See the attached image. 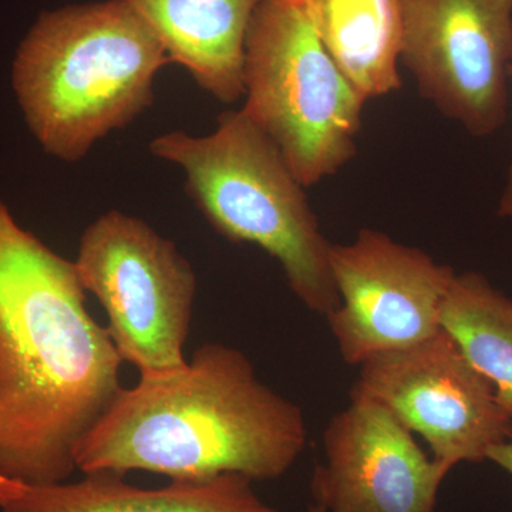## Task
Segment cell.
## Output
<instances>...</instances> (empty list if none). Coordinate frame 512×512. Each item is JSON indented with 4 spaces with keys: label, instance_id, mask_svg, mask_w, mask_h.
I'll return each mask as SVG.
<instances>
[{
    "label": "cell",
    "instance_id": "cell-1",
    "mask_svg": "<svg viewBox=\"0 0 512 512\" xmlns=\"http://www.w3.org/2000/svg\"><path fill=\"white\" fill-rule=\"evenodd\" d=\"M121 363L74 261L23 228L0 195V477L67 481L77 446L120 392Z\"/></svg>",
    "mask_w": 512,
    "mask_h": 512
},
{
    "label": "cell",
    "instance_id": "cell-2",
    "mask_svg": "<svg viewBox=\"0 0 512 512\" xmlns=\"http://www.w3.org/2000/svg\"><path fill=\"white\" fill-rule=\"evenodd\" d=\"M306 441L298 404L262 383L241 350L205 343L181 372L121 387L77 446L76 468L268 481L284 476Z\"/></svg>",
    "mask_w": 512,
    "mask_h": 512
},
{
    "label": "cell",
    "instance_id": "cell-3",
    "mask_svg": "<svg viewBox=\"0 0 512 512\" xmlns=\"http://www.w3.org/2000/svg\"><path fill=\"white\" fill-rule=\"evenodd\" d=\"M167 64L136 10L126 0H103L40 12L16 49L10 80L42 150L77 163L150 109Z\"/></svg>",
    "mask_w": 512,
    "mask_h": 512
},
{
    "label": "cell",
    "instance_id": "cell-4",
    "mask_svg": "<svg viewBox=\"0 0 512 512\" xmlns=\"http://www.w3.org/2000/svg\"><path fill=\"white\" fill-rule=\"evenodd\" d=\"M148 147L184 171L187 194L218 234L258 245L281 265L305 308L323 316L338 308L329 264L332 244L322 234L305 187L244 111L222 113L207 136L168 131Z\"/></svg>",
    "mask_w": 512,
    "mask_h": 512
},
{
    "label": "cell",
    "instance_id": "cell-5",
    "mask_svg": "<svg viewBox=\"0 0 512 512\" xmlns=\"http://www.w3.org/2000/svg\"><path fill=\"white\" fill-rule=\"evenodd\" d=\"M242 111L303 187L355 157L366 100L326 52L296 0H262L245 42Z\"/></svg>",
    "mask_w": 512,
    "mask_h": 512
},
{
    "label": "cell",
    "instance_id": "cell-6",
    "mask_svg": "<svg viewBox=\"0 0 512 512\" xmlns=\"http://www.w3.org/2000/svg\"><path fill=\"white\" fill-rule=\"evenodd\" d=\"M74 265L106 311L121 359L137 367L140 379L188 366L197 275L171 239L141 218L107 211L84 229Z\"/></svg>",
    "mask_w": 512,
    "mask_h": 512
},
{
    "label": "cell",
    "instance_id": "cell-7",
    "mask_svg": "<svg viewBox=\"0 0 512 512\" xmlns=\"http://www.w3.org/2000/svg\"><path fill=\"white\" fill-rule=\"evenodd\" d=\"M359 367L352 392L382 403L450 471L460 463H481L491 447L512 440V416L493 384L444 329Z\"/></svg>",
    "mask_w": 512,
    "mask_h": 512
},
{
    "label": "cell",
    "instance_id": "cell-8",
    "mask_svg": "<svg viewBox=\"0 0 512 512\" xmlns=\"http://www.w3.org/2000/svg\"><path fill=\"white\" fill-rule=\"evenodd\" d=\"M400 60L420 93L474 137L507 117L512 3L507 0H402Z\"/></svg>",
    "mask_w": 512,
    "mask_h": 512
},
{
    "label": "cell",
    "instance_id": "cell-9",
    "mask_svg": "<svg viewBox=\"0 0 512 512\" xmlns=\"http://www.w3.org/2000/svg\"><path fill=\"white\" fill-rule=\"evenodd\" d=\"M330 271L339 306L326 315L350 366L407 348L441 328L440 312L456 272L419 248L372 228L350 244H332Z\"/></svg>",
    "mask_w": 512,
    "mask_h": 512
},
{
    "label": "cell",
    "instance_id": "cell-10",
    "mask_svg": "<svg viewBox=\"0 0 512 512\" xmlns=\"http://www.w3.org/2000/svg\"><path fill=\"white\" fill-rule=\"evenodd\" d=\"M323 447L311 491L328 512H434L450 473L382 403L352 390L349 406L326 426Z\"/></svg>",
    "mask_w": 512,
    "mask_h": 512
},
{
    "label": "cell",
    "instance_id": "cell-11",
    "mask_svg": "<svg viewBox=\"0 0 512 512\" xmlns=\"http://www.w3.org/2000/svg\"><path fill=\"white\" fill-rule=\"evenodd\" d=\"M183 66L221 103L245 96V42L262 0H126Z\"/></svg>",
    "mask_w": 512,
    "mask_h": 512
},
{
    "label": "cell",
    "instance_id": "cell-12",
    "mask_svg": "<svg viewBox=\"0 0 512 512\" xmlns=\"http://www.w3.org/2000/svg\"><path fill=\"white\" fill-rule=\"evenodd\" d=\"M82 481L26 487L2 512H278L239 474L173 480L161 488L126 483L123 474H84Z\"/></svg>",
    "mask_w": 512,
    "mask_h": 512
},
{
    "label": "cell",
    "instance_id": "cell-13",
    "mask_svg": "<svg viewBox=\"0 0 512 512\" xmlns=\"http://www.w3.org/2000/svg\"><path fill=\"white\" fill-rule=\"evenodd\" d=\"M366 101L402 89V0H296Z\"/></svg>",
    "mask_w": 512,
    "mask_h": 512
},
{
    "label": "cell",
    "instance_id": "cell-14",
    "mask_svg": "<svg viewBox=\"0 0 512 512\" xmlns=\"http://www.w3.org/2000/svg\"><path fill=\"white\" fill-rule=\"evenodd\" d=\"M440 326L490 380L512 416V299L477 272L456 274L441 305Z\"/></svg>",
    "mask_w": 512,
    "mask_h": 512
},
{
    "label": "cell",
    "instance_id": "cell-15",
    "mask_svg": "<svg viewBox=\"0 0 512 512\" xmlns=\"http://www.w3.org/2000/svg\"><path fill=\"white\" fill-rule=\"evenodd\" d=\"M487 460H490L495 466L503 468L512 476V440L491 447L488 450Z\"/></svg>",
    "mask_w": 512,
    "mask_h": 512
},
{
    "label": "cell",
    "instance_id": "cell-16",
    "mask_svg": "<svg viewBox=\"0 0 512 512\" xmlns=\"http://www.w3.org/2000/svg\"><path fill=\"white\" fill-rule=\"evenodd\" d=\"M26 485L0 477V508L16 500L25 491Z\"/></svg>",
    "mask_w": 512,
    "mask_h": 512
},
{
    "label": "cell",
    "instance_id": "cell-17",
    "mask_svg": "<svg viewBox=\"0 0 512 512\" xmlns=\"http://www.w3.org/2000/svg\"><path fill=\"white\" fill-rule=\"evenodd\" d=\"M508 77L512 79V64L508 69ZM498 215L503 218H512V165L510 174H508L507 185L501 197L500 205H498Z\"/></svg>",
    "mask_w": 512,
    "mask_h": 512
},
{
    "label": "cell",
    "instance_id": "cell-18",
    "mask_svg": "<svg viewBox=\"0 0 512 512\" xmlns=\"http://www.w3.org/2000/svg\"><path fill=\"white\" fill-rule=\"evenodd\" d=\"M308 512H328L325 508L320 507V505L313 503L309 505Z\"/></svg>",
    "mask_w": 512,
    "mask_h": 512
},
{
    "label": "cell",
    "instance_id": "cell-19",
    "mask_svg": "<svg viewBox=\"0 0 512 512\" xmlns=\"http://www.w3.org/2000/svg\"><path fill=\"white\" fill-rule=\"evenodd\" d=\"M507 2H511L512 3V0H507Z\"/></svg>",
    "mask_w": 512,
    "mask_h": 512
}]
</instances>
